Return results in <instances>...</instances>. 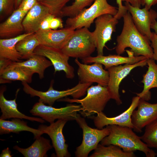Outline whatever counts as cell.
<instances>
[{
    "mask_svg": "<svg viewBox=\"0 0 157 157\" xmlns=\"http://www.w3.org/2000/svg\"><path fill=\"white\" fill-rule=\"evenodd\" d=\"M6 88H1L0 91V108L2 114L0 119H6L10 118H19L24 119L31 121H36L41 123L45 122L42 118L26 116L20 112L17 108L16 99L19 91L18 89L16 92L15 98L13 100H8L4 97V92Z\"/></svg>",
    "mask_w": 157,
    "mask_h": 157,
    "instance_id": "obj_20",
    "label": "cell"
},
{
    "mask_svg": "<svg viewBox=\"0 0 157 157\" xmlns=\"http://www.w3.org/2000/svg\"><path fill=\"white\" fill-rule=\"evenodd\" d=\"M95 29L92 32L97 55H103L106 43L111 40L118 20L111 14L101 15L95 20Z\"/></svg>",
    "mask_w": 157,
    "mask_h": 157,
    "instance_id": "obj_9",
    "label": "cell"
},
{
    "mask_svg": "<svg viewBox=\"0 0 157 157\" xmlns=\"http://www.w3.org/2000/svg\"><path fill=\"white\" fill-rule=\"evenodd\" d=\"M125 6L131 14L133 22L138 30L150 40L152 33L151 26L157 18V13L154 10L142 9L132 6L125 2Z\"/></svg>",
    "mask_w": 157,
    "mask_h": 157,
    "instance_id": "obj_15",
    "label": "cell"
},
{
    "mask_svg": "<svg viewBox=\"0 0 157 157\" xmlns=\"http://www.w3.org/2000/svg\"><path fill=\"white\" fill-rule=\"evenodd\" d=\"M134 152L124 151L119 147L113 144L104 146L99 144L90 157H134Z\"/></svg>",
    "mask_w": 157,
    "mask_h": 157,
    "instance_id": "obj_28",
    "label": "cell"
},
{
    "mask_svg": "<svg viewBox=\"0 0 157 157\" xmlns=\"http://www.w3.org/2000/svg\"><path fill=\"white\" fill-rule=\"evenodd\" d=\"M83 131L82 143L76 147L75 155L77 157H87L92 150H94L99 143L109 135L110 125L102 129L91 128L88 126L85 119L77 114L75 119Z\"/></svg>",
    "mask_w": 157,
    "mask_h": 157,
    "instance_id": "obj_7",
    "label": "cell"
},
{
    "mask_svg": "<svg viewBox=\"0 0 157 157\" xmlns=\"http://www.w3.org/2000/svg\"><path fill=\"white\" fill-rule=\"evenodd\" d=\"M117 3L118 5V11L114 16L118 20L123 17L124 15L128 11L126 7L123 6L122 3V0H116Z\"/></svg>",
    "mask_w": 157,
    "mask_h": 157,
    "instance_id": "obj_35",
    "label": "cell"
},
{
    "mask_svg": "<svg viewBox=\"0 0 157 157\" xmlns=\"http://www.w3.org/2000/svg\"><path fill=\"white\" fill-rule=\"evenodd\" d=\"M53 147L49 140L40 136L37 138L32 145L27 148H21L15 145L13 149L25 157H47V152Z\"/></svg>",
    "mask_w": 157,
    "mask_h": 157,
    "instance_id": "obj_25",
    "label": "cell"
},
{
    "mask_svg": "<svg viewBox=\"0 0 157 157\" xmlns=\"http://www.w3.org/2000/svg\"><path fill=\"white\" fill-rule=\"evenodd\" d=\"M147 65L148 70L143 76L141 82L144 84L142 91L140 93H136L140 98L146 101L150 99L151 93L150 90L154 88H157V64L152 58H148Z\"/></svg>",
    "mask_w": 157,
    "mask_h": 157,
    "instance_id": "obj_24",
    "label": "cell"
},
{
    "mask_svg": "<svg viewBox=\"0 0 157 157\" xmlns=\"http://www.w3.org/2000/svg\"><path fill=\"white\" fill-rule=\"evenodd\" d=\"M34 53L47 58L51 62L54 69V73L64 71L66 77L73 79L75 76L74 68L68 63L69 57L60 49L40 45L35 49Z\"/></svg>",
    "mask_w": 157,
    "mask_h": 157,
    "instance_id": "obj_11",
    "label": "cell"
},
{
    "mask_svg": "<svg viewBox=\"0 0 157 157\" xmlns=\"http://www.w3.org/2000/svg\"><path fill=\"white\" fill-rule=\"evenodd\" d=\"M22 131H27L33 133L34 138L41 136L44 133L40 130L28 126L27 122L19 118H13L11 121L0 119V134L13 133H18Z\"/></svg>",
    "mask_w": 157,
    "mask_h": 157,
    "instance_id": "obj_22",
    "label": "cell"
},
{
    "mask_svg": "<svg viewBox=\"0 0 157 157\" xmlns=\"http://www.w3.org/2000/svg\"><path fill=\"white\" fill-rule=\"evenodd\" d=\"M53 81H51L48 90L42 92L35 90L31 87L25 82H22L23 90L31 97L37 96L39 97L38 101L49 106H52L56 101L68 96H72L74 99H78L86 94L88 88L91 85L89 83H82L79 82L74 87L70 89L62 91L54 89L53 88Z\"/></svg>",
    "mask_w": 157,
    "mask_h": 157,
    "instance_id": "obj_6",
    "label": "cell"
},
{
    "mask_svg": "<svg viewBox=\"0 0 157 157\" xmlns=\"http://www.w3.org/2000/svg\"><path fill=\"white\" fill-rule=\"evenodd\" d=\"M150 40L153 50V58L157 62V35L155 32L152 33Z\"/></svg>",
    "mask_w": 157,
    "mask_h": 157,
    "instance_id": "obj_36",
    "label": "cell"
},
{
    "mask_svg": "<svg viewBox=\"0 0 157 157\" xmlns=\"http://www.w3.org/2000/svg\"><path fill=\"white\" fill-rule=\"evenodd\" d=\"M155 33L157 35V28H156V31H155Z\"/></svg>",
    "mask_w": 157,
    "mask_h": 157,
    "instance_id": "obj_44",
    "label": "cell"
},
{
    "mask_svg": "<svg viewBox=\"0 0 157 157\" xmlns=\"http://www.w3.org/2000/svg\"><path fill=\"white\" fill-rule=\"evenodd\" d=\"M23 0H15V9H17Z\"/></svg>",
    "mask_w": 157,
    "mask_h": 157,
    "instance_id": "obj_43",
    "label": "cell"
},
{
    "mask_svg": "<svg viewBox=\"0 0 157 157\" xmlns=\"http://www.w3.org/2000/svg\"><path fill=\"white\" fill-rule=\"evenodd\" d=\"M15 0H0L1 17L11 14L15 10Z\"/></svg>",
    "mask_w": 157,
    "mask_h": 157,
    "instance_id": "obj_33",
    "label": "cell"
},
{
    "mask_svg": "<svg viewBox=\"0 0 157 157\" xmlns=\"http://www.w3.org/2000/svg\"><path fill=\"white\" fill-rule=\"evenodd\" d=\"M48 7L38 2L27 13L22 22L26 33H35L40 29L45 18L50 14Z\"/></svg>",
    "mask_w": 157,
    "mask_h": 157,
    "instance_id": "obj_21",
    "label": "cell"
},
{
    "mask_svg": "<svg viewBox=\"0 0 157 157\" xmlns=\"http://www.w3.org/2000/svg\"><path fill=\"white\" fill-rule=\"evenodd\" d=\"M141 140L149 148H157V119L145 126Z\"/></svg>",
    "mask_w": 157,
    "mask_h": 157,
    "instance_id": "obj_31",
    "label": "cell"
},
{
    "mask_svg": "<svg viewBox=\"0 0 157 157\" xmlns=\"http://www.w3.org/2000/svg\"><path fill=\"white\" fill-rule=\"evenodd\" d=\"M11 151L8 147L3 149L0 155V157H11L13 155H11Z\"/></svg>",
    "mask_w": 157,
    "mask_h": 157,
    "instance_id": "obj_42",
    "label": "cell"
},
{
    "mask_svg": "<svg viewBox=\"0 0 157 157\" xmlns=\"http://www.w3.org/2000/svg\"><path fill=\"white\" fill-rule=\"evenodd\" d=\"M148 59L135 64L120 65L107 69L109 79L107 88L111 99H114L117 105L122 103L119 93V86L121 81L134 68L139 67H143L147 65Z\"/></svg>",
    "mask_w": 157,
    "mask_h": 157,
    "instance_id": "obj_10",
    "label": "cell"
},
{
    "mask_svg": "<svg viewBox=\"0 0 157 157\" xmlns=\"http://www.w3.org/2000/svg\"><path fill=\"white\" fill-rule=\"evenodd\" d=\"M49 27L50 29L56 30L59 28H62L63 24L62 19L58 17H55L51 21Z\"/></svg>",
    "mask_w": 157,
    "mask_h": 157,
    "instance_id": "obj_37",
    "label": "cell"
},
{
    "mask_svg": "<svg viewBox=\"0 0 157 157\" xmlns=\"http://www.w3.org/2000/svg\"><path fill=\"white\" fill-rule=\"evenodd\" d=\"M13 62L11 60L4 58L0 57V74Z\"/></svg>",
    "mask_w": 157,
    "mask_h": 157,
    "instance_id": "obj_39",
    "label": "cell"
},
{
    "mask_svg": "<svg viewBox=\"0 0 157 157\" xmlns=\"http://www.w3.org/2000/svg\"><path fill=\"white\" fill-rule=\"evenodd\" d=\"M38 2L37 0H23L18 8L27 13Z\"/></svg>",
    "mask_w": 157,
    "mask_h": 157,
    "instance_id": "obj_34",
    "label": "cell"
},
{
    "mask_svg": "<svg viewBox=\"0 0 157 157\" xmlns=\"http://www.w3.org/2000/svg\"><path fill=\"white\" fill-rule=\"evenodd\" d=\"M96 49L92 32L83 27L74 31L61 49L69 57L82 60L91 56Z\"/></svg>",
    "mask_w": 157,
    "mask_h": 157,
    "instance_id": "obj_4",
    "label": "cell"
},
{
    "mask_svg": "<svg viewBox=\"0 0 157 157\" xmlns=\"http://www.w3.org/2000/svg\"><path fill=\"white\" fill-rule=\"evenodd\" d=\"M109 125L110 133L100 142L102 145H115L127 152L139 151L143 152L147 157H154L157 155L133 131L132 129L115 125Z\"/></svg>",
    "mask_w": 157,
    "mask_h": 157,
    "instance_id": "obj_2",
    "label": "cell"
},
{
    "mask_svg": "<svg viewBox=\"0 0 157 157\" xmlns=\"http://www.w3.org/2000/svg\"><path fill=\"white\" fill-rule=\"evenodd\" d=\"M56 17L50 13L47 15L44 19L42 22L39 30H47L50 29L49 24L51 20L55 17Z\"/></svg>",
    "mask_w": 157,
    "mask_h": 157,
    "instance_id": "obj_38",
    "label": "cell"
},
{
    "mask_svg": "<svg viewBox=\"0 0 157 157\" xmlns=\"http://www.w3.org/2000/svg\"><path fill=\"white\" fill-rule=\"evenodd\" d=\"M123 25L120 34L117 38L115 51L118 55L124 53L127 47L135 56H144L153 58V50L150 40L142 34L136 27L131 16L127 11L124 15Z\"/></svg>",
    "mask_w": 157,
    "mask_h": 157,
    "instance_id": "obj_1",
    "label": "cell"
},
{
    "mask_svg": "<svg viewBox=\"0 0 157 157\" xmlns=\"http://www.w3.org/2000/svg\"><path fill=\"white\" fill-rule=\"evenodd\" d=\"M117 11L118 8L110 4L107 0H95L89 8H85L74 17L68 18L66 27L74 30L83 27L88 28L99 17L106 14L115 16Z\"/></svg>",
    "mask_w": 157,
    "mask_h": 157,
    "instance_id": "obj_5",
    "label": "cell"
},
{
    "mask_svg": "<svg viewBox=\"0 0 157 157\" xmlns=\"http://www.w3.org/2000/svg\"><path fill=\"white\" fill-rule=\"evenodd\" d=\"M122 1L129 3L134 7L140 8L141 5L140 0H122Z\"/></svg>",
    "mask_w": 157,
    "mask_h": 157,
    "instance_id": "obj_41",
    "label": "cell"
},
{
    "mask_svg": "<svg viewBox=\"0 0 157 157\" xmlns=\"http://www.w3.org/2000/svg\"><path fill=\"white\" fill-rule=\"evenodd\" d=\"M71 0H42L40 2L48 8L50 14L56 16H60L61 11Z\"/></svg>",
    "mask_w": 157,
    "mask_h": 157,
    "instance_id": "obj_32",
    "label": "cell"
},
{
    "mask_svg": "<svg viewBox=\"0 0 157 157\" xmlns=\"http://www.w3.org/2000/svg\"><path fill=\"white\" fill-rule=\"evenodd\" d=\"M141 5L149 10L151 7L157 3V0H140Z\"/></svg>",
    "mask_w": 157,
    "mask_h": 157,
    "instance_id": "obj_40",
    "label": "cell"
},
{
    "mask_svg": "<svg viewBox=\"0 0 157 157\" xmlns=\"http://www.w3.org/2000/svg\"><path fill=\"white\" fill-rule=\"evenodd\" d=\"M27 13L18 8L0 24L1 38H8L21 34L24 30L22 24L24 18Z\"/></svg>",
    "mask_w": 157,
    "mask_h": 157,
    "instance_id": "obj_19",
    "label": "cell"
},
{
    "mask_svg": "<svg viewBox=\"0 0 157 157\" xmlns=\"http://www.w3.org/2000/svg\"><path fill=\"white\" fill-rule=\"evenodd\" d=\"M71 5L65 6L62 10V17H74L80 13L85 7L90 5L95 0H73Z\"/></svg>",
    "mask_w": 157,
    "mask_h": 157,
    "instance_id": "obj_30",
    "label": "cell"
},
{
    "mask_svg": "<svg viewBox=\"0 0 157 157\" xmlns=\"http://www.w3.org/2000/svg\"><path fill=\"white\" fill-rule=\"evenodd\" d=\"M75 30L66 27L58 30H39L35 33L40 45L61 49Z\"/></svg>",
    "mask_w": 157,
    "mask_h": 157,
    "instance_id": "obj_17",
    "label": "cell"
},
{
    "mask_svg": "<svg viewBox=\"0 0 157 157\" xmlns=\"http://www.w3.org/2000/svg\"><path fill=\"white\" fill-rule=\"evenodd\" d=\"M75 62L78 66L77 73L79 82L82 83H96L107 87L109 79L108 71L104 69L102 65L98 63L89 65L80 62L76 58Z\"/></svg>",
    "mask_w": 157,
    "mask_h": 157,
    "instance_id": "obj_13",
    "label": "cell"
},
{
    "mask_svg": "<svg viewBox=\"0 0 157 157\" xmlns=\"http://www.w3.org/2000/svg\"><path fill=\"white\" fill-rule=\"evenodd\" d=\"M140 99L137 96L133 97L129 108L117 116L108 117L102 112L97 114L96 116L90 118L93 119L95 126L99 129H102L105 126L113 125L127 126L133 129L131 116L133 111L138 106Z\"/></svg>",
    "mask_w": 157,
    "mask_h": 157,
    "instance_id": "obj_14",
    "label": "cell"
},
{
    "mask_svg": "<svg viewBox=\"0 0 157 157\" xmlns=\"http://www.w3.org/2000/svg\"><path fill=\"white\" fill-rule=\"evenodd\" d=\"M129 56H122L118 55H109L108 56L97 55L95 57L91 56L82 59V62L84 64L98 63L103 65L105 69L114 66L123 64H133L147 58L145 57L140 56H135L131 51H127Z\"/></svg>",
    "mask_w": 157,
    "mask_h": 157,
    "instance_id": "obj_18",
    "label": "cell"
},
{
    "mask_svg": "<svg viewBox=\"0 0 157 157\" xmlns=\"http://www.w3.org/2000/svg\"><path fill=\"white\" fill-rule=\"evenodd\" d=\"M32 33H25L17 36L0 39V57L8 59L13 62L22 61V56L17 50V44L26 36Z\"/></svg>",
    "mask_w": 157,
    "mask_h": 157,
    "instance_id": "obj_26",
    "label": "cell"
},
{
    "mask_svg": "<svg viewBox=\"0 0 157 157\" xmlns=\"http://www.w3.org/2000/svg\"></svg>",
    "mask_w": 157,
    "mask_h": 157,
    "instance_id": "obj_46",
    "label": "cell"
},
{
    "mask_svg": "<svg viewBox=\"0 0 157 157\" xmlns=\"http://www.w3.org/2000/svg\"><path fill=\"white\" fill-rule=\"evenodd\" d=\"M40 45L35 33L31 34L19 41L16 44L17 50L22 59H27L33 55L35 48Z\"/></svg>",
    "mask_w": 157,
    "mask_h": 157,
    "instance_id": "obj_29",
    "label": "cell"
},
{
    "mask_svg": "<svg viewBox=\"0 0 157 157\" xmlns=\"http://www.w3.org/2000/svg\"><path fill=\"white\" fill-rule=\"evenodd\" d=\"M37 1L39 2H41L42 0H37Z\"/></svg>",
    "mask_w": 157,
    "mask_h": 157,
    "instance_id": "obj_45",
    "label": "cell"
},
{
    "mask_svg": "<svg viewBox=\"0 0 157 157\" xmlns=\"http://www.w3.org/2000/svg\"><path fill=\"white\" fill-rule=\"evenodd\" d=\"M34 74L31 71L23 67L8 66L0 74V79L9 82L20 81L31 83Z\"/></svg>",
    "mask_w": 157,
    "mask_h": 157,
    "instance_id": "obj_27",
    "label": "cell"
},
{
    "mask_svg": "<svg viewBox=\"0 0 157 157\" xmlns=\"http://www.w3.org/2000/svg\"><path fill=\"white\" fill-rule=\"evenodd\" d=\"M86 96L81 99L65 98L58 101L80 104L82 108L80 113L85 117H90L95 113L102 112L108 102L111 99L107 87L98 84L89 87Z\"/></svg>",
    "mask_w": 157,
    "mask_h": 157,
    "instance_id": "obj_3",
    "label": "cell"
},
{
    "mask_svg": "<svg viewBox=\"0 0 157 157\" xmlns=\"http://www.w3.org/2000/svg\"><path fill=\"white\" fill-rule=\"evenodd\" d=\"M46 57L39 55L34 54L27 60L19 62H12L9 66L25 68L38 74L40 79L44 77L45 69L51 66L52 64Z\"/></svg>",
    "mask_w": 157,
    "mask_h": 157,
    "instance_id": "obj_23",
    "label": "cell"
},
{
    "mask_svg": "<svg viewBox=\"0 0 157 157\" xmlns=\"http://www.w3.org/2000/svg\"><path fill=\"white\" fill-rule=\"evenodd\" d=\"M137 110L133 111L131 116L134 131L141 133L145 126L157 119V103H149L140 98Z\"/></svg>",
    "mask_w": 157,
    "mask_h": 157,
    "instance_id": "obj_16",
    "label": "cell"
},
{
    "mask_svg": "<svg viewBox=\"0 0 157 157\" xmlns=\"http://www.w3.org/2000/svg\"><path fill=\"white\" fill-rule=\"evenodd\" d=\"M68 121L67 119H58L56 122L50 124L49 126L41 124L38 129L49 136L57 157L71 156L68 150V145L65 143L63 133V128Z\"/></svg>",
    "mask_w": 157,
    "mask_h": 157,
    "instance_id": "obj_12",
    "label": "cell"
},
{
    "mask_svg": "<svg viewBox=\"0 0 157 157\" xmlns=\"http://www.w3.org/2000/svg\"><path fill=\"white\" fill-rule=\"evenodd\" d=\"M82 109L79 105L69 104L65 107L56 108L38 101L35 104L29 111L32 115L40 117L51 124L56 119H65L68 121L75 120L77 112Z\"/></svg>",
    "mask_w": 157,
    "mask_h": 157,
    "instance_id": "obj_8",
    "label": "cell"
}]
</instances>
